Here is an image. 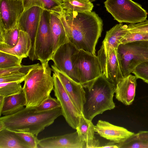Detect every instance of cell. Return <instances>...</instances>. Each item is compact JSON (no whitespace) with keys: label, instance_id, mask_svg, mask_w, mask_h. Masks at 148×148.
Returning a JSON list of instances; mask_svg holds the SVG:
<instances>
[{"label":"cell","instance_id":"4","mask_svg":"<svg viewBox=\"0 0 148 148\" xmlns=\"http://www.w3.org/2000/svg\"><path fill=\"white\" fill-rule=\"evenodd\" d=\"M51 68L49 62L38 63L26 74L23 90L26 99V107H36L47 98L54 88Z\"/></svg>","mask_w":148,"mask_h":148},{"label":"cell","instance_id":"10","mask_svg":"<svg viewBox=\"0 0 148 148\" xmlns=\"http://www.w3.org/2000/svg\"><path fill=\"white\" fill-rule=\"evenodd\" d=\"M78 50L69 41L60 46L53 53L51 58L53 65L58 70L77 82L73 63L75 55Z\"/></svg>","mask_w":148,"mask_h":148},{"label":"cell","instance_id":"40","mask_svg":"<svg viewBox=\"0 0 148 148\" xmlns=\"http://www.w3.org/2000/svg\"><path fill=\"white\" fill-rule=\"evenodd\" d=\"M60 0V1H63L65 0Z\"/></svg>","mask_w":148,"mask_h":148},{"label":"cell","instance_id":"6","mask_svg":"<svg viewBox=\"0 0 148 148\" xmlns=\"http://www.w3.org/2000/svg\"><path fill=\"white\" fill-rule=\"evenodd\" d=\"M117 53L124 77L132 73L138 66L148 61V41L121 44Z\"/></svg>","mask_w":148,"mask_h":148},{"label":"cell","instance_id":"23","mask_svg":"<svg viewBox=\"0 0 148 148\" xmlns=\"http://www.w3.org/2000/svg\"><path fill=\"white\" fill-rule=\"evenodd\" d=\"M0 148H30L16 133L5 128L0 131Z\"/></svg>","mask_w":148,"mask_h":148},{"label":"cell","instance_id":"11","mask_svg":"<svg viewBox=\"0 0 148 148\" xmlns=\"http://www.w3.org/2000/svg\"><path fill=\"white\" fill-rule=\"evenodd\" d=\"M97 56L102 75L116 86L123 78L117 57V49L107 53L101 45L98 52Z\"/></svg>","mask_w":148,"mask_h":148},{"label":"cell","instance_id":"24","mask_svg":"<svg viewBox=\"0 0 148 148\" xmlns=\"http://www.w3.org/2000/svg\"><path fill=\"white\" fill-rule=\"evenodd\" d=\"M24 10L33 6H38L50 12L60 14L63 9L62 1L59 0H21Z\"/></svg>","mask_w":148,"mask_h":148},{"label":"cell","instance_id":"3","mask_svg":"<svg viewBox=\"0 0 148 148\" xmlns=\"http://www.w3.org/2000/svg\"><path fill=\"white\" fill-rule=\"evenodd\" d=\"M86 92L83 115L92 121L96 116L114 109L116 86L102 75L83 86Z\"/></svg>","mask_w":148,"mask_h":148},{"label":"cell","instance_id":"13","mask_svg":"<svg viewBox=\"0 0 148 148\" xmlns=\"http://www.w3.org/2000/svg\"><path fill=\"white\" fill-rule=\"evenodd\" d=\"M52 71L58 77L68 95L80 112L83 115V106L86 101L85 91L79 83L77 82L51 65Z\"/></svg>","mask_w":148,"mask_h":148},{"label":"cell","instance_id":"22","mask_svg":"<svg viewBox=\"0 0 148 148\" xmlns=\"http://www.w3.org/2000/svg\"><path fill=\"white\" fill-rule=\"evenodd\" d=\"M26 99L23 91L19 93L4 97L3 105L0 109V116L12 115L23 109Z\"/></svg>","mask_w":148,"mask_h":148},{"label":"cell","instance_id":"33","mask_svg":"<svg viewBox=\"0 0 148 148\" xmlns=\"http://www.w3.org/2000/svg\"><path fill=\"white\" fill-rule=\"evenodd\" d=\"M36 64L29 65H22L20 66H14L7 68L0 69V77L12 73L21 72L27 74L29 70Z\"/></svg>","mask_w":148,"mask_h":148},{"label":"cell","instance_id":"1","mask_svg":"<svg viewBox=\"0 0 148 148\" xmlns=\"http://www.w3.org/2000/svg\"><path fill=\"white\" fill-rule=\"evenodd\" d=\"M59 16L69 41L78 49L96 55L95 47L103 29V22L94 12L63 10Z\"/></svg>","mask_w":148,"mask_h":148},{"label":"cell","instance_id":"26","mask_svg":"<svg viewBox=\"0 0 148 148\" xmlns=\"http://www.w3.org/2000/svg\"><path fill=\"white\" fill-rule=\"evenodd\" d=\"M63 10L80 12L92 11L94 5L90 0H65L62 1Z\"/></svg>","mask_w":148,"mask_h":148},{"label":"cell","instance_id":"15","mask_svg":"<svg viewBox=\"0 0 148 148\" xmlns=\"http://www.w3.org/2000/svg\"><path fill=\"white\" fill-rule=\"evenodd\" d=\"M94 128L95 132L101 137L118 143L123 142L134 134L124 127L101 120L98 121Z\"/></svg>","mask_w":148,"mask_h":148},{"label":"cell","instance_id":"21","mask_svg":"<svg viewBox=\"0 0 148 148\" xmlns=\"http://www.w3.org/2000/svg\"><path fill=\"white\" fill-rule=\"evenodd\" d=\"M32 47V40L27 33L19 30L18 39L16 45L12 48L0 47V51L23 59L29 57Z\"/></svg>","mask_w":148,"mask_h":148},{"label":"cell","instance_id":"25","mask_svg":"<svg viewBox=\"0 0 148 148\" xmlns=\"http://www.w3.org/2000/svg\"><path fill=\"white\" fill-rule=\"evenodd\" d=\"M19 30L17 26L8 30L0 27V47L12 48L17 43Z\"/></svg>","mask_w":148,"mask_h":148},{"label":"cell","instance_id":"14","mask_svg":"<svg viewBox=\"0 0 148 148\" xmlns=\"http://www.w3.org/2000/svg\"><path fill=\"white\" fill-rule=\"evenodd\" d=\"M76 131L72 133L39 140L37 148H86Z\"/></svg>","mask_w":148,"mask_h":148},{"label":"cell","instance_id":"2","mask_svg":"<svg viewBox=\"0 0 148 148\" xmlns=\"http://www.w3.org/2000/svg\"><path fill=\"white\" fill-rule=\"evenodd\" d=\"M62 115L61 107L43 111H37L35 107H25L14 114L1 117L0 121L5 128L15 132L31 133L37 136Z\"/></svg>","mask_w":148,"mask_h":148},{"label":"cell","instance_id":"20","mask_svg":"<svg viewBox=\"0 0 148 148\" xmlns=\"http://www.w3.org/2000/svg\"><path fill=\"white\" fill-rule=\"evenodd\" d=\"M95 125L92 121L80 116L78 125L76 129L81 139L85 142L86 148H99L100 145L98 139L95 136Z\"/></svg>","mask_w":148,"mask_h":148},{"label":"cell","instance_id":"37","mask_svg":"<svg viewBox=\"0 0 148 148\" xmlns=\"http://www.w3.org/2000/svg\"><path fill=\"white\" fill-rule=\"evenodd\" d=\"M140 138L143 140L148 142V131H141L137 133Z\"/></svg>","mask_w":148,"mask_h":148},{"label":"cell","instance_id":"8","mask_svg":"<svg viewBox=\"0 0 148 148\" xmlns=\"http://www.w3.org/2000/svg\"><path fill=\"white\" fill-rule=\"evenodd\" d=\"M73 67L77 81L82 86L102 75L97 56L82 50L75 54Z\"/></svg>","mask_w":148,"mask_h":148},{"label":"cell","instance_id":"31","mask_svg":"<svg viewBox=\"0 0 148 148\" xmlns=\"http://www.w3.org/2000/svg\"><path fill=\"white\" fill-rule=\"evenodd\" d=\"M141 41H148V33L130 32L125 36L121 44Z\"/></svg>","mask_w":148,"mask_h":148},{"label":"cell","instance_id":"28","mask_svg":"<svg viewBox=\"0 0 148 148\" xmlns=\"http://www.w3.org/2000/svg\"><path fill=\"white\" fill-rule=\"evenodd\" d=\"M118 144L119 148H148V142L140 138L137 133Z\"/></svg>","mask_w":148,"mask_h":148},{"label":"cell","instance_id":"29","mask_svg":"<svg viewBox=\"0 0 148 148\" xmlns=\"http://www.w3.org/2000/svg\"><path fill=\"white\" fill-rule=\"evenodd\" d=\"M23 91V87L19 83H0V95L5 97L17 94Z\"/></svg>","mask_w":148,"mask_h":148},{"label":"cell","instance_id":"27","mask_svg":"<svg viewBox=\"0 0 148 148\" xmlns=\"http://www.w3.org/2000/svg\"><path fill=\"white\" fill-rule=\"evenodd\" d=\"M22 59L13 55L0 51V69L21 66Z\"/></svg>","mask_w":148,"mask_h":148},{"label":"cell","instance_id":"18","mask_svg":"<svg viewBox=\"0 0 148 148\" xmlns=\"http://www.w3.org/2000/svg\"><path fill=\"white\" fill-rule=\"evenodd\" d=\"M130 32L126 25L117 24L106 32L102 46L106 53L117 49L125 36Z\"/></svg>","mask_w":148,"mask_h":148},{"label":"cell","instance_id":"19","mask_svg":"<svg viewBox=\"0 0 148 148\" xmlns=\"http://www.w3.org/2000/svg\"><path fill=\"white\" fill-rule=\"evenodd\" d=\"M60 14L50 12V25L53 42V53L60 46L69 41L60 19Z\"/></svg>","mask_w":148,"mask_h":148},{"label":"cell","instance_id":"16","mask_svg":"<svg viewBox=\"0 0 148 148\" xmlns=\"http://www.w3.org/2000/svg\"><path fill=\"white\" fill-rule=\"evenodd\" d=\"M43 10L40 7L35 6L24 10L17 24L19 30L29 35L32 40V47Z\"/></svg>","mask_w":148,"mask_h":148},{"label":"cell","instance_id":"32","mask_svg":"<svg viewBox=\"0 0 148 148\" xmlns=\"http://www.w3.org/2000/svg\"><path fill=\"white\" fill-rule=\"evenodd\" d=\"M137 79H140L148 84V61L138 66L132 72Z\"/></svg>","mask_w":148,"mask_h":148},{"label":"cell","instance_id":"12","mask_svg":"<svg viewBox=\"0 0 148 148\" xmlns=\"http://www.w3.org/2000/svg\"><path fill=\"white\" fill-rule=\"evenodd\" d=\"M24 11L21 0H0V27L8 30L17 26Z\"/></svg>","mask_w":148,"mask_h":148},{"label":"cell","instance_id":"39","mask_svg":"<svg viewBox=\"0 0 148 148\" xmlns=\"http://www.w3.org/2000/svg\"><path fill=\"white\" fill-rule=\"evenodd\" d=\"M5 127L3 123L1 121H0V131H1L4 129Z\"/></svg>","mask_w":148,"mask_h":148},{"label":"cell","instance_id":"5","mask_svg":"<svg viewBox=\"0 0 148 148\" xmlns=\"http://www.w3.org/2000/svg\"><path fill=\"white\" fill-rule=\"evenodd\" d=\"M53 54L50 12L43 9L34 44L28 57L32 61L38 60L41 64H45L51 60Z\"/></svg>","mask_w":148,"mask_h":148},{"label":"cell","instance_id":"9","mask_svg":"<svg viewBox=\"0 0 148 148\" xmlns=\"http://www.w3.org/2000/svg\"><path fill=\"white\" fill-rule=\"evenodd\" d=\"M53 90L55 96L61 105L62 115L69 125L76 130L81 115L68 95L60 79L54 73Z\"/></svg>","mask_w":148,"mask_h":148},{"label":"cell","instance_id":"17","mask_svg":"<svg viewBox=\"0 0 148 148\" xmlns=\"http://www.w3.org/2000/svg\"><path fill=\"white\" fill-rule=\"evenodd\" d=\"M137 78L131 74L123 78L116 86L115 97L125 105H131L134 99Z\"/></svg>","mask_w":148,"mask_h":148},{"label":"cell","instance_id":"35","mask_svg":"<svg viewBox=\"0 0 148 148\" xmlns=\"http://www.w3.org/2000/svg\"><path fill=\"white\" fill-rule=\"evenodd\" d=\"M15 132L28 144L30 148H37L39 140L37 136L29 132Z\"/></svg>","mask_w":148,"mask_h":148},{"label":"cell","instance_id":"36","mask_svg":"<svg viewBox=\"0 0 148 148\" xmlns=\"http://www.w3.org/2000/svg\"><path fill=\"white\" fill-rule=\"evenodd\" d=\"M127 30L131 32L148 33V20L134 24L127 25Z\"/></svg>","mask_w":148,"mask_h":148},{"label":"cell","instance_id":"7","mask_svg":"<svg viewBox=\"0 0 148 148\" xmlns=\"http://www.w3.org/2000/svg\"><path fill=\"white\" fill-rule=\"evenodd\" d=\"M104 4L108 12L120 23L134 24L146 20V11L132 0H106Z\"/></svg>","mask_w":148,"mask_h":148},{"label":"cell","instance_id":"30","mask_svg":"<svg viewBox=\"0 0 148 148\" xmlns=\"http://www.w3.org/2000/svg\"><path fill=\"white\" fill-rule=\"evenodd\" d=\"M60 107H61V105L58 99L52 97L50 95L40 105L35 108L37 111H43Z\"/></svg>","mask_w":148,"mask_h":148},{"label":"cell","instance_id":"38","mask_svg":"<svg viewBox=\"0 0 148 148\" xmlns=\"http://www.w3.org/2000/svg\"><path fill=\"white\" fill-rule=\"evenodd\" d=\"M99 148H119V146L118 143L112 141L103 145H100Z\"/></svg>","mask_w":148,"mask_h":148},{"label":"cell","instance_id":"34","mask_svg":"<svg viewBox=\"0 0 148 148\" xmlns=\"http://www.w3.org/2000/svg\"><path fill=\"white\" fill-rule=\"evenodd\" d=\"M26 75L21 72H17L0 77V83L17 82L21 83L24 81Z\"/></svg>","mask_w":148,"mask_h":148}]
</instances>
